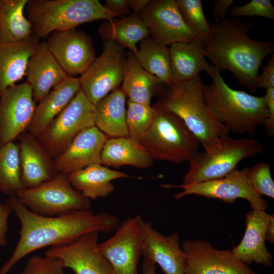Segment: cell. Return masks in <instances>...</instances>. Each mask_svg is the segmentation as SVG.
I'll use <instances>...</instances> for the list:
<instances>
[{"label":"cell","mask_w":274,"mask_h":274,"mask_svg":"<svg viewBox=\"0 0 274 274\" xmlns=\"http://www.w3.org/2000/svg\"><path fill=\"white\" fill-rule=\"evenodd\" d=\"M142 256L157 264L164 274H185L186 256L179 235H167L155 229L150 221L141 223Z\"/></svg>","instance_id":"18"},{"label":"cell","mask_w":274,"mask_h":274,"mask_svg":"<svg viewBox=\"0 0 274 274\" xmlns=\"http://www.w3.org/2000/svg\"><path fill=\"white\" fill-rule=\"evenodd\" d=\"M28 0H0V43L29 40L32 26L25 14Z\"/></svg>","instance_id":"31"},{"label":"cell","mask_w":274,"mask_h":274,"mask_svg":"<svg viewBox=\"0 0 274 274\" xmlns=\"http://www.w3.org/2000/svg\"><path fill=\"white\" fill-rule=\"evenodd\" d=\"M264 151L262 145L253 138L234 139L224 136L210 152H198L189 161L190 167L181 185H190L223 177L237 168L243 159Z\"/></svg>","instance_id":"7"},{"label":"cell","mask_w":274,"mask_h":274,"mask_svg":"<svg viewBox=\"0 0 274 274\" xmlns=\"http://www.w3.org/2000/svg\"><path fill=\"white\" fill-rule=\"evenodd\" d=\"M104 6L118 16H127L130 12L127 0H106Z\"/></svg>","instance_id":"43"},{"label":"cell","mask_w":274,"mask_h":274,"mask_svg":"<svg viewBox=\"0 0 274 274\" xmlns=\"http://www.w3.org/2000/svg\"><path fill=\"white\" fill-rule=\"evenodd\" d=\"M270 215L264 211L252 210L246 215V227L241 242L231 252L240 261L266 267L272 265V256L265 245V232Z\"/></svg>","instance_id":"21"},{"label":"cell","mask_w":274,"mask_h":274,"mask_svg":"<svg viewBox=\"0 0 274 274\" xmlns=\"http://www.w3.org/2000/svg\"><path fill=\"white\" fill-rule=\"evenodd\" d=\"M161 84L158 78L139 64L132 52L127 53L121 88L129 100L150 105L152 96Z\"/></svg>","instance_id":"30"},{"label":"cell","mask_w":274,"mask_h":274,"mask_svg":"<svg viewBox=\"0 0 274 274\" xmlns=\"http://www.w3.org/2000/svg\"><path fill=\"white\" fill-rule=\"evenodd\" d=\"M233 0H217L214 5L212 14L215 21L218 22L226 18V15L231 8Z\"/></svg>","instance_id":"42"},{"label":"cell","mask_w":274,"mask_h":274,"mask_svg":"<svg viewBox=\"0 0 274 274\" xmlns=\"http://www.w3.org/2000/svg\"><path fill=\"white\" fill-rule=\"evenodd\" d=\"M126 122L128 136L141 143L150 129L154 118L153 107L128 99Z\"/></svg>","instance_id":"35"},{"label":"cell","mask_w":274,"mask_h":274,"mask_svg":"<svg viewBox=\"0 0 274 274\" xmlns=\"http://www.w3.org/2000/svg\"><path fill=\"white\" fill-rule=\"evenodd\" d=\"M185 274H257L237 259L231 250H219L207 240L185 239Z\"/></svg>","instance_id":"13"},{"label":"cell","mask_w":274,"mask_h":274,"mask_svg":"<svg viewBox=\"0 0 274 274\" xmlns=\"http://www.w3.org/2000/svg\"><path fill=\"white\" fill-rule=\"evenodd\" d=\"M68 176L72 186L89 200L108 196L115 189L112 181L130 177L124 172L110 169L101 163L72 172Z\"/></svg>","instance_id":"26"},{"label":"cell","mask_w":274,"mask_h":274,"mask_svg":"<svg viewBox=\"0 0 274 274\" xmlns=\"http://www.w3.org/2000/svg\"><path fill=\"white\" fill-rule=\"evenodd\" d=\"M139 14L151 37L162 45L197 40L185 23L176 0L149 1Z\"/></svg>","instance_id":"16"},{"label":"cell","mask_w":274,"mask_h":274,"mask_svg":"<svg viewBox=\"0 0 274 274\" xmlns=\"http://www.w3.org/2000/svg\"><path fill=\"white\" fill-rule=\"evenodd\" d=\"M153 161L145 147L129 136L108 138L101 154V164L114 168L131 165L144 169L151 166Z\"/></svg>","instance_id":"27"},{"label":"cell","mask_w":274,"mask_h":274,"mask_svg":"<svg viewBox=\"0 0 274 274\" xmlns=\"http://www.w3.org/2000/svg\"><path fill=\"white\" fill-rule=\"evenodd\" d=\"M124 49L113 41H105L101 55L80 75L81 88L94 105L122 84L126 61Z\"/></svg>","instance_id":"11"},{"label":"cell","mask_w":274,"mask_h":274,"mask_svg":"<svg viewBox=\"0 0 274 274\" xmlns=\"http://www.w3.org/2000/svg\"><path fill=\"white\" fill-rule=\"evenodd\" d=\"M209 22L213 37L204 47L206 57L220 72L227 70L239 84L255 93L259 68L264 58L273 54V42L251 39L250 22L226 18Z\"/></svg>","instance_id":"2"},{"label":"cell","mask_w":274,"mask_h":274,"mask_svg":"<svg viewBox=\"0 0 274 274\" xmlns=\"http://www.w3.org/2000/svg\"><path fill=\"white\" fill-rule=\"evenodd\" d=\"M142 272L143 274H156L155 263L149 259L144 258Z\"/></svg>","instance_id":"46"},{"label":"cell","mask_w":274,"mask_h":274,"mask_svg":"<svg viewBox=\"0 0 274 274\" xmlns=\"http://www.w3.org/2000/svg\"><path fill=\"white\" fill-rule=\"evenodd\" d=\"M134 55L139 64L158 78L162 84L167 86L173 82L167 46L148 37L140 42V47Z\"/></svg>","instance_id":"32"},{"label":"cell","mask_w":274,"mask_h":274,"mask_svg":"<svg viewBox=\"0 0 274 274\" xmlns=\"http://www.w3.org/2000/svg\"><path fill=\"white\" fill-rule=\"evenodd\" d=\"M204 45L198 40L177 42L169 49L170 66L173 82L191 80L204 71L209 75L213 66L207 60Z\"/></svg>","instance_id":"24"},{"label":"cell","mask_w":274,"mask_h":274,"mask_svg":"<svg viewBox=\"0 0 274 274\" xmlns=\"http://www.w3.org/2000/svg\"><path fill=\"white\" fill-rule=\"evenodd\" d=\"M6 202L15 212L21 228L15 249L0 269V274H7L21 259L38 250L70 244L93 231L111 232L120 223L118 217L106 212L87 210L44 216L30 211L16 196H10Z\"/></svg>","instance_id":"1"},{"label":"cell","mask_w":274,"mask_h":274,"mask_svg":"<svg viewBox=\"0 0 274 274\" xmlns=\"http://www.w3.org/2000/svg\"><path fill=\"white\" fill-rule=\"evenodd\" d=\"M104 41L112 40L135 54L137 44L149 37V30L139 13L113 18L102 23L98 29Z\"/></svg>","instance_id":"29"},{"label":"cell","mask_w":274,"mask_h":274,"mask_svg":"<svg viewBox=\"0 0 274 274\" xmlns=\"http://www.w3.org/2000/svg\"><path fill=\"white\" fill-rule=\"evenodd\" d=\"M19 138L22 181L25 189L36 187L54 178L57 174L54 159L38 138L26 131Z\"/></svg>","instance_id":"20"},{"label":"cell","mask_w":274,"mask_h":274,"mask_svg":"<svg viewBox=\"0 0 274 274\" xmlns=\"http://www.w3.org/2000/svg\"><path fill=\"white\" fill-rule=\"evenodd\" d=\"M47 38V48L68 76L81 75L95 58L92 39L82 30L55 31Z\"/></svg>","instance_id":"17"},{"label":"cell","mask_w":274,"mask_h":274,"mask_svg":"<svg viewBox=\"0 0 274 274\" xmlns=\"http://www.w3.org/2000/svg\"><path fill=\"white\" fill-rule=\"evenodd\" d=\"M95 126L94 105L81 88L67 106L37 137L54 159L81 131Z\"/></svg>","instance_id":"9"},{"label":"cell","mask_w":274,"mask_h":274,"mask_svg":"<svg viewBox=\"0 0 274 274\" xmlns=\"http://www.w3.org/2000/svg\"><path fill=\"white\" fill-rule=\"evenodd\" d=\"M126 95L118 87L94 105L95 126L110 138L127 137Z\"/></svg>","instance_id":"28"},{"label":"cell","mask_w":274,"mask_h":274,"mask_svg":"<svg viewBox=\"0 0 274 274\" xmlns=\"http://www.w3.org/2000/svg\"><path fill=\"white\" fill-rule=\"evenodd\" d=\"M264 95L268 108V113L263 125L265 130L269 136L274 135V88L266 89Z\"/></svg>","instance_id":"40"},{"label":"cell","mask_w":274,"mask_h":274,"mask_svg":"<svg viewBox=\"0 0 274 274\" xmlns=\"http://www.w3.org/2000/svg\"><path fill=\"white\" fill-rule=\"evenodd\" d=\"M150 0H127L130 9L134 13H140L146 6Z\"/></svg>","instance_id":"44"},{"label":"cell","mask_w":274,"mask_h":274,"mask_svg":"<svg viewBox=\"0 0 274 274\" xmlns=\"http://www.w3.org/2000/svg\"><path fill=\"white\" fill-rule=\"evenodd\" d=\"M24 189L18 145L12 142L0 146V192L16 196Z\"/></svg>","instance_id":"33"},{"label":"cell","mask_w":274,"mask_h":274,"mask_svg":"<svg viewBox=\"0 0 274 274\" xmlns=\"http://www.w3.org/2000/svg\"><path fill=\"white\" fill-rule=\"evenodd\" d=\"M265 239L270 244L274 243V215L271 214L266 227Z\"/></svg>","instance_id":"45"},{"label":"cell","mask_w":274,"mask_h":274,"mask_svg":"<svg viewBox=\"0 0 274 274\" xmlns=\"http://www.w3.org/2000/svg\"><path fill=\"white\" fill-rule=\"evenodd\" d=\"M98 234L86 233L72 243L51 247L45 255L59 260L74 274H115L99 249Z\"/></svg>","instance_id":"14"},{"label":"cell","mask_w":274,"mask_h":274,"mask_svg":"<svg viewBox=\"0 0 274 274\" xmlns=\"http://www.w3.org/2000/svg\"><path fill=\"white\" fill-rule=\"evenodd\" d=\"M11 211V208L6 202L3 203L0 200V246H4L8 243V220Z\"/></svg>","instance_id":"41"},{"label":"cell","mask_w":274,"mask_h":274,"mask_svg":"<svg viewBox=\"0 0 274 274\" xmlns=\"http://www.w3.org/2000/svg\"><path fill=\"white\" fill-rule=\"evenodd\" d=\"M230 13L234 18L259 16L273 20L274 7L269 0H251L244 5L232 7Z\"/></svg>","instance_id":"37"},{"label":"cell","mask_w":274,"mask_h":274,"mask_svg":"<svg viewBox=\"0 0 274 274\" xmlns=\"http://www.w3.org/2000/svg\"><path fill=\"white\" fill-rule=\"evenodd\" d=\"M181 16L196 39L204 46L212 39V31L205 17L201 0H176Z\"/></svg>","instance_id":"34"},{"label":"cell","mask_w":274,"mask_h":274,"mask_svg":"<svg viewBox=\"0 0 274 274\" xmlns=\"http://www.w3.org/2000/svg\"><path fill=\"white\" fill-rule=\"evenodd\" d=\"M203 86L199 75L188 81L173 82L167 85L159 104L177 115L204 151L210 152L229 132L209 110L203 96Z\"/></svg>","instance_id":"4"},{"label":"cell","mask_w":274,"mask_h":274,"mask_svg":"<svg viewBox=\"0 0 274 274\" xmlns=\"http://www.w3.org/2000/svg\"><path fill=\"white\" fill-rule=\"evenodd\" d=\"M249 181L260 195L274 198V182L272 178L270 165L268 162H259L248 168Z\"/></svg>","instance_id":"36"},{"label":"cell","mask_w":274,"mask_h":274,"mask_svg":"<svg viewBox=\"0 0 274 274\" xmlns=\"http://www.w3.org/2000/svg\"><path fill=\"white\" fill-rule=\"evenodd\" d=\"M247 172V167L236 168L217 179L187 185L162 184L161 187L166 189H182V191L173 195L177 200L187 195H195L233 203L237 199L242 198L250 202L252 210L265 211L268 208V203L253 188Z\"/></svg>","instance_id":"10"},{"label":"cell","mask_w":274,"mask_h":274,"mask_svg":"<svg viewBox=\"0 0 274 274\" xmlns=\"http://www.w3.org/2000/svg\"><path fill=\"white\" fill-rule=\"evenodd\" d=\"M108 136L95 126L79 133L64 151L54 159L57 173L69 174L101 163V154Z\"/></svg>","instance_id":"19"},{"label":"cell","mask_w":274,"mask_h":274,"mask_svg":"<svg viewBox=\"0 0 274 274\" xmlns=\"http://www.w3.org/2000/svg\"><path fill=\"white\" fill-rule=\"evenodd\" d=\"M68 175L58 173L39 186L21 190L16 197L30 211L44 216L90 210V200L72 186Z\"/></svg>","instance_id":"8"},{"label":"cell","mask_w":274,"mask_h":274,"mask_svg":"<svg viewBox=\"0 0 274 274\" xmlns=\"http://www.w3.org/2000/svg\"><path fill=\"white\" fill-rule=\"evenodd\" d=\"M211 83L203 87L206 102L215 118L229 132L252 138L268 113L264 96H257L230 87L214 66Z\"/></svg>","instance_id":"3"},{"label":"cell","mask_w":274,"mask_h":274,"mask_svg":"<svg viewBox=\"0 0 274 274\" xmlns=\"http://www.w3.org/2000/svg\"><path fill=\"white\" fill-rule=\"evenodd\" d=\"M26 76L36 103L39 102L52 88L68 77L49 50L45 41L40 42L29 59Z\"/></svg>","instance_id":"22"},{"label":"cell","mask_w":274,"mask_h":274,"mask_svg":"<svg viewBox=\"0 0 274 274\" xmlns=\"http://www.w3.org/2000/svg\"><path fill=\"white\" fill-rule=\"evenodd\" d=\"M256 86L265 89L274 88V55H272L266 65L263 67L262 72L256 79Z\"/></svg>","instance_id":"39"},{"label":"cell","mask_w":274,"mask_h":274,"mask_svg":"<svg viewBox=\"0 0 274 274\" xmlns=\"http://www.w3.org/2000/svg\"><path fill=\"white\" fill-rule=\"evenodd\" d=\"M142 216L136 215L120 223L114 235L99 243V248L115 274H138L142 256Z\"/></svg>","instance_id":"12"},{"label":"cell","mask_w":274,"mask_h":274,"mask_svg":"<svg viewBox=\"0 0 274 274\" xmlns=\"http://www.w3.org/2000/svg\"><path fill=\"white\" fill-rule=\"evenodd\" d=\"M39 44V39L33 35L23 42L0 43V97L26 76L28 60Z\"/></svg>","instance_id":"25"},{"label":"cell","mask_w":274,"mask_h":274,"mask_svg":"<svg viewBox=\"0 0 274 274\" xmlns=\"http://www.w3.org/2000/svg\"><path fill=\"white\" fill-rule=\"evenodd\" d=\"M152 107L153 121L141 144L153 160L189 162L198 152L197 138L175 114L159 103Z\"/></svg>","instance_id":"6"},{"label":"cell","mask_w":274,"mask_h":274,"mask_svg":"<svg viewBox=\"0 0 274 274\" xmlns=\"http://www.w3.org/2000/svg\"><path fill=\"white\" fill-rule=\"evenodd\" d=\"M25 11L31 24L32 35L39 39L55 31L118 17L98 0H28Z\"/></svg>","instance_id":"5"},{"label":"cell","mask_w":274,"mask_h":274,"mask_svg":"<svg viewBox=\"0 0 274 274\" xmlns=\"http://www.w3.org/2000/svg\"><path fill=\"white\" fill-rule=\"evenodd\" d=\"M64 268L56 259L37 255L28 260L20 274H65Z\"/></svg>","instance_id":"38"},{"label":"cell","mask_w":274,"mask_h":274,"mask_svg":"<svg viewBox=\"0 0 274 274\" xmlns=\"http://www.w3.org/2000/svg\"><path fill=\"white\" fill-rule=\"evenodd\" d=\"M80 89L79 78L70 76L54 87L36 106L27 131L38 137Z\"/></svg>","instance_id":"23"},{"label":"cell","mask_w":274,"mask_h":274,"mask_svg":"<svg viewBox=\"0 0 274 274\" xmlns=\"http://www.w3.org/2000/svg\"><path fill=\"white\" fill-rule=\"evenodd\" d=\"M36 102L26 82L8 88L0 97V146L14 141L27 130Z\"/></svg>","instance_id":"15"}]
</instances>
